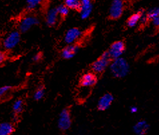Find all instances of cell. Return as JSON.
I'll return each instance as SVG.
<instances>
[{
	"mask_svg": "<svg viewBox=\"0 0 159 135\" xmlns=\"http://www.w3.org/2000/svg\"><path fill=\"white\" fill-rule=\"evenodd\" d=\"M112 60L109 65V68L114 78H123L129 74L130 65L126 59L120 57Z\"/></svg>",
	"mask_w": 159,
	"mask_h": 135,
	"instance_id": "obj_1",
	"label": "cell"
},
{
	"mask_svg": "<svg viewBox=\"0 0 159 135\" xmlns=\"http://www.w3.org/2000/svg\"><path fill=\"white\" fill-rule=\"evenodd\" d=\"M111 58L110 57L108 51H105L101 55L100 57L97 59L92 64V70L93 73L101 74L103 73L109 67V65L111 62Z\"/></svg>",
	"mask_w": 159,
	"mask_h": 135,
	"instance_id": "obj_2",
	"label": "cell"
},
{
	"mask_svg": "<svg viewBox=\"0 0 159 135\" xmlns=\"http://www.w3.org/2000/svg\"><path fill=\"white\" fill-rule=\"evenodd\" d=\"M39 20L38 17L33 15H28L22 18L19 23V32L21 33H26L33 27L39 25Z\"/></svg>",
	"mask_w": 159,
	"mask_h": 135,
	"instance_id": "obj_3",
	"label": "cell"
},
{
	"mask_svg": "<svg viewBox=\"0 0 159 135\" xmlns=\"http://www.w3.org/2000/svg\"><path fill=\"white\" fill-rule=\"evenodd\" d=\"M21 40L20 32L19 31L11 32L7 36L4 38L3 41V47L6 50H11L14 49L19 44Z\"/></svg>",
	"mask_w": 159,
	"mask_h": 135,
	"instance_id": "obj_4",
	"label": "cell"
},
{
	"mask_svg": "<svg viewBox=\"0 0 159 135\" xmlns=\"http://www.w3.org/2000/svg\"><path fill=\"white\" fill-rule=\"evenodd\" d=\"M125 44L122 41H116L110 45L108 51L111 60H115L122 57L125 52Z\"/></svg>",
	"mask_w": 159,
	"mask_h": 135,
	"instance_id": "obj_5",
	"label": "cell"
},
{
	"mask_svg": "<svg viewBox=\"0 0 159 135\" xmlns=\"http://www.w3.org/2000/svg\"><path fill=\"white\" fill-rule=\"evenodd\" d=\"M72 125V119L70 111L67 108H64L61 110L59 115L58 120V128L61 130H68Z\"/></svg>",
	"mask_w": 159,
	"mask_h": 135,
	"instance_id": "obj_6",
	"label": "cell"
},
{
	"mask_svg": "<svg viewBox=\"0 0 159 135\" xmlns=\"http://www.w3.org/2000/svg\"><path fill=\"white\" fill-rule=\"evenodd\" d=\"M124 11L123 0H113L109 10V16L111 19L117 20L122 16Z\"/></svg>",
	"mask_w": 159,
	"mask_h": 135,
	"instance_id": "obj_7",
	"label": "cell"
},
{
	"mask_svg": "<svg viewBox=\"0 0 159 135\" xmlns=\"http://www.w3.org/2000/svg\"><path fill=\"white\" fill-rule=\"evenodd\" d=\"M83 35L82 30L78 28H70L64 35V42L68 45L75 44Z\"/></svg>",
	"mask_w": 159,
	"mask_h": 135,
	"instance_id": "obj_8",
	"label": "cell"
},
{
	"mask_svg": "<svg viewBox=\"0 0 159 135\" xmlns=\"http://www.w3.org/2000/svg\"><path fill=\"white\" fill-rule=\"evenodd\" d=\"M113 95L110 93H106L100 98L98 102V109L100 111H105L111 106L114 101Z\"/></svg>",
	"mask_w": 159,
	"mask_h": 135,
	"instance_id": "obj_9",
	"label": "cell"
},
{
	"mask_svg": "<svg viewBox=\"0 0 159 135\" xmlns=\"http://www.w3.org/2000/svg\"><path fill=\"white\" fill-rule=\"evenodd\" d=\"M81 6L80 8V14L82 20H86L89 17L93 10L91 0H80Z\"/></svg>",
	"mask_w": 159,
	"mask_h": 135,
	"instance_id": "obj_10",
	"label": "cell"
},
{
	"mask_svg": "<svg viewBox=\"0 0 159 135\" xmlns=\"http://www.w3.org/2000/svg\"><path fill=\"white\" fill-rule=\"evenodd\" d=\"M79 51V46L77 44H71L66 46L61 50V56L65 60L73 58Z\"/></svg>",
	"mask_w": 159,
	"mask_h": 135,
	"instance_id": "obj_11",
	"label": "cell"
},
{
	"mask_svg": "<svg viewBox=\"0 0 159 135\" xmlns=\"http://www.w3.org/2000/svg\"><path fill=\"white\" fill-rule=\"evenodd\" d=\"M97 77L93 72H87L84 74L80 79V84L83 87H92L97 82Z\"/></svg>",
	"mask_w": 159,
	"mask_h": 135,
	"instance_id": "obj_12",
	"label": "cell"
},
{
	"mask_svg": "<svg viewBox=\"0 0 159 135\" xmlns=\"http://www.w3.org/2000/svg\"><path fill=\"white\" fill-rule=\"evenodd\" d=\"M150 129V125L147 121L141 120L138 121L133 127V130L137 135H145L147 134Z\"/></svg>",
	"mask_w": 159,
	"mask_h": 135,
	"instance_id": "obj_13",
	"label": "cell"
},
{
	"mask_svg": "<svg viewBox=\"0 0 159 135\" xmlns=\"http://www.w3.org/2000/svg\"><path fill=\"white\" fill-rule=\"evenodd\" d=\"M58 14L56 8L52 7L48 10L46 15V23L48 26L52 27L56 24L58 19Z\"/></svg>",
	"mask_w": 159,
	"mask_h": 135,
	"instance_id": "obj_14",
	"label": "cell"
},
{
	"mask_svg": "<svg viewBox=\"0 0 159 135\" xmlns=\"http://www.w3.org/2000/svg\"><path fill=\"white\" fill-rule=\"evenodd\" d=\"M141 14H142V11H139L135 14H132L129 19L127 20L126 24L128 27L129 28H134L139 24L140 20Z\"/></svg>",
	"mask_w": 159,
	"mask_h": 135,
	"instance_id": "obj_15",
	"label": "cell"
},
{
	"mask_svg": "<svg viewBox=\"0 0 159 135\" xmlns=\"http://www.w3.org/2000/svg\"><path fill=\"white\" fill-rule=\"evenodd\" d=\"M14 131V127L10 123L0 124V135H11Z\"/></svg>",
	"mask_w": 159,
	"mask_h": 135,
	"instance_id": "obj_16",
	"label": "cell"
},
{
	"mask_svg": "<svg viewBox=\"0 0 159 135\" xmlns=\"http://www.w3.org/2000/svg\"><path fill=\"white\" fill-rule=\"evenodd\" d=\"M64 5L69 10H79L81 6L80 0H65Z\"/></svg>",
	"mask_w": 159,
	"mask_h": 135,
	"instance_id": "obj_17",
	"label": "cell"
},
{
	"mask_svg": "<svg viewBox=\"0 0 159 135\" xmlns=\"http://www.w3.org/2000/svg\"><path fill=\"white\" fill-rule=\"evenodd\" d=\"M43 0H26V7L28 10L32 11L42 3Z\"/></svg>",
	"mask_w": 159,
	"mask_h": 135,
	"instance_id": "obj_18",
	"label": "cell"
},
{
	"mask_svg": "<svg viewBox=\"0 0 159 135\" xmlns=\"http://www.w3.org/2000/svg\"><path fill=\"white\" fill-rule=\"evenodd\" d=\"M23 106H24V102L21 99H17L14 102L13 104V111H14L16 114H20L23 110Z\"/></svg>",
	"mask_w": 159,
	"mask_h": 135,
	"instance_id": "obj_19",
	"label": "cell"
},
{
	"mask_svg": "<svg viewBox=\"0 0 159 135\" xmlns=\"http://www.w3.org/2000/svg\"><path fill=\"white\" fill-rule=\"evenodd\" d=\"M147 16L148 20H152V19L159 17V9L158 7H152L148 11L147 13Z\"/></svg>",
	"mask_w": 159,
	"mask_h": 135,
	"instance_id": "obj_20",
	"label": "cell"
},
{
	"mask_svg": "<svg viewBox=\"0 0 159 135\" xmlns=\"http://www.w3.org/2000/svg\"><path fill=\"white\" fill-rule=\"evenodd\" d=\"M56 10L58 11L59 16L61 17H66L68 15L70 10L65 5H60L56 7Z\"/></svg>",
	"mask_w": 159,
	"mask_h": 135,
	"instance_id": "obj_21",
	"label": "cell"
},
{
	"mask_svg": "<svg viewBox=\"0 0 159 135\" xmlns=\"http://www.w3.org/2000/svg\"><path fill=\"white\" fill-rule=\"evenodd\" d=\"M45 94V90L43 88H39L34 94V98L36 101H40L44 97Z\"/></svg>",
	"mask_w": 159,
	"mask_h": 135,
	"instance_id": "obj_22",
	"label": "cell"
},
{
	"mask_svg": "<svg viewBox=\"0 0 159 135\" xmlns=\"http://www.w3.org/2000/svg\"><path fill=\"white\" fill-rule=\"evenodd\" d=\"M11 88V86H4L0 87V99H1Z\"/></svg>",
	"mask_w": 159,
	"mask_h": 135,
	"instance_id": "obj_23",
	"label": "cell"
},
{
	"mask_svg": "<svg viewBox=\"0 0 159 135\" xmlns=\"http://www.w3.org/2000/svg\"><path fill=\"white\" fill-rule=\"evenodd\" d=\"M151 21L152 24L154 26V27H158L159 25V17H156V18L152 19Z\"/></svg>",
	"mask_w": 159,
	"mask_h": 135,
	"instance_id": "obj_24",
	"label": "cell"
},
{
	"mask_svg": "<svg viewBox=\"0 0 159 135\" xmlns=\"http://www.w3.org/2000/svg\"><path fill=\"white\" fill-rule=\"evenodd\" d=\"M41 59H42V54L39 53L36 54L33 56V60L34 62H38V61H39Z\"/></svg>",
	"mask_w": 159,
	"mask_h": 135,
	"instance_id": "obj_25",
	"label": "cell"
},
{
	"mask_svg": "<svg viewBox=\"0 0 159 135\" xmlns=\"http://www.w3.org/2000/svg\"><path fill=\"white\" fill-rule=\"evenodd\" d=\"M6 60V55L3 52L0 51V66Z\"/></svg>",
	"mask_w": 159,
	"mask_h": 135,
	"instance_id": "obj_26",
	"label": "cell"
},
{
	"mask_svg": "<svg viewBox=\"0 0 159 135\" xmlns=\"http://www.w3.org/2000/svg\"><path fill=\"white\" fill-rule=\"evenodd\" d=\"M138 108L135 106H132L130 108V112L132 114H135V113L138 112Z\"/></svg>",
	"mask_w": 159,
	"mask_h": 135,
	"instance_id": "obj_27",
	"label": "cell"
}]
</instances>
